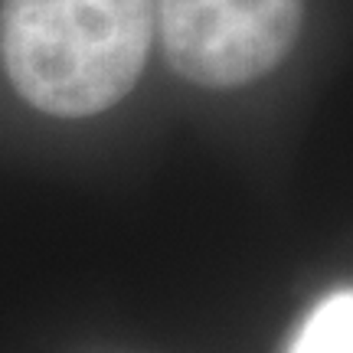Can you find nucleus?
Here are the masks:
<instances>
[{
	"label": "nucleus",
	"mask_w": 353,
	"mask_h": 353,
	"mask_svg": "<svg viewBox=\"0 0 353 353\" xmlns=\"http://www.w3.org/2000/svg\"><path fill=\"white\" fill-rule=\"evenodd\" d=\"M154 43V0H3L0 56L33 108L85 118L134 88Z\"/></svg>",
	"instance_id": "1"
},
{
	"label": "nucleus",
	"mask_w": 353,
	"mask_h": 353,
	"mask_svg": "<svg viewBox=\"0 0 353 353\" xmlns=\"http://www.w3.org/2000/svg\"><path fill=\"white\" fill-rule=\"evenodd\" d=\"M288 353H353V294L334 291L304 317Z\"/></svg>",
	"instance_id": "3"
},
{
	"label": "nucleus",
	"mask_w": 353,
	"mask_h": 353,
	"mask_svg": "<svg viewBox=\"0 0 353 353\" xmlns=\"http://www.w3.org/2000/svg\"><path fill=\"white\" fill-rule=\"evenodd\" d=\"M304 0H154V37L176 76L236 88L285 63L301 33Z\"/></svg>",
	"instance_id": "2"
}]
</instances>
